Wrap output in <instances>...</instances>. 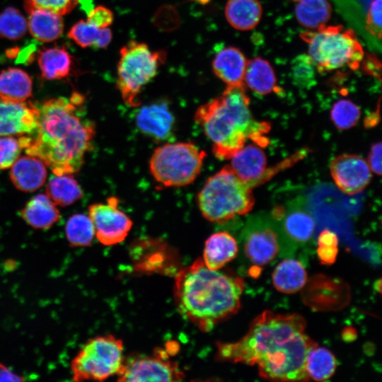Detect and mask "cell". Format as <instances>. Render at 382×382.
<instances>
[{
  "instance_id": "obj_1",
  "label": "cell",
  "mask_w": 382,
  "mask_h": 382,
  "mask_svg": "<svg viewBox=\"0 0 382 382\" xmlns=\"http://www.w3.org/2000/svg\"><path fill=\"white\" fill-rule=\"evenodd\" d=\"M306 321L299 314L265 311L234 342L216 343V359L256 365L262 378L276 381H306V356L317 345L305 334Z\"/></svg>"
},
{
  "instance_id": "obj_2",
  "label": "cell",
  "mask_w": 382,
  "mask_h": 382,
  "mask_svg": "<svg viewBox=\"0 0 382 382\" xmlns=\"http://www.w3.org/2000/svg\"><path fill=\"white\" fill-rule=\"evenodd\" d=\"M83 97H57L37 106L38 126L30 135L19 137L28 155L40 158L54 175L71 174L84 163L95 135L93 123L77 113Z\"/></svg>"
},
{
  "instance_id": "obj_3",
  "label": "cell",
  "mask_w": 382,
  "mask_h": 382,
  "mask_svg": "<svg viewBox=\"0 0 382 382\" xmlns=\"http://www.w3.org/2000/svg\"><path fill=\"white\" fill-rule=\"evenodd\" d=\"M243 290L242 278L229 271L211 270L198 257L175 276L173 296L180 315L209 332L238 311Z\"/></svg>"
},
{
  "instance_id": "obj_4",
  "label": "cell",
  "mask_w": 382,
  "mask_h": 382,
  "mask_svg": "<svg viewBox=\"0 0 382 382\" xmlns=\"http://www.w3.org/2000/svg\"><path fill=\"white\" fill-rule=\"evenodd\" d=\"M249 104L244 86H228L221 96L197 109L195 121L212 141L213 153L219 159L231 158L246 139L259 146L268 144L265 134L270 125L255 120Z\"/></svg>"
},
{
  "instance_id": "obj_5",
  "label": "cell",
  "mask_w": 382,
  "mask_h": 382,
  "mask_svg": "<svg viewBox=\"0 0 382 382\" xmlns=\"http://www.w3.org/2000/svg\"><path fill=\"white\" fill-rule=\"evenodd\" d=\"M251 189L230 166H226L206 180L197 196L199 209L212 222H224L245 214L255 204Z\"/></svg>"
},
{
  "instance_id": "obj_6",
  "label": "cell",
  "mask_w": 382,
  "mask_h": 382,
  "mask_svg": "<svg viewBox=\"0 0 382 382\" xmlns=\"http://www.w3.org/2000/svg\"><path fill=\"white\" fill-rule=\"evenodd\" d=\"M301 38L308 45V56L319 72L342 67L356 70L364 55L352 30L342 25H323L314 32H305Z\"/></svg>"
},
{
  "instance_id": "obj_7",
  "label": "cell",
  "mask_w": 382,
  "mask_h": 382,
  "mask_svg": "<svg viewBox=\"0 0 382 382\" xmlns=\"http://www.w3.org/2000/svg\"><path fill=\"white\" fill-rule=\"evenodd\" d=\"M166 59L163 51H151L145 43L135 40L128 42L120 49L116 85L126 105H140L139 94L156 76Z\"/></svg>"
},
{
  "instance_id": "obj_8",
  "label": "cell",
  "mask_w": 382,
  "mask_h": 382,
  "mask_svg": "<svg viewBox=\"0 0 382 382\" xmlns=\"http://www.w3.org/2000/svg\"><path fill=\"white\" fill-rule=\"evenodd\" d=\"M205 156L191 142L166 144L154 150L149 161L150 172L163 186H185L200 173Z\"/></svg>"
},
{
  "instance_id": "obj_9",
  "label": "cell",
  "mask_w": 382,
  "mask_h": 382,
  "mask_svg": "<svg viewBox=\"0 0 382 382\" xmlns=\"http://www.w3.org/2000/svg\"><path fill=\"white\" fill-rule=\"evenodd\" d=\"M123 342L112 335L89 339L71 359L74 381H104L119 372L124 360Z\"/></svg>"
},
{
  "instance_id": "obj_10",
  "label": "cell",
  "mask_w": 382,
  "mask_h": 382,
  "mask_svg": "<svg viewBox=\"0 0 382 382\" xmlns=\"http://www.w3.org/2000/svg\"><path fill=\"white\" fill-rule=\"evenodd\" d=\"M118 381H180L185 373L168 358L163 349H155L151 356L131 355L124 358L116 375Z\"/></svg>"
},
{
  "instance_id": "obj_11",
  "label": "cell",
  "mask_w": 382,
  "mask_h": 382,
  "mask_svg": "<svg viewBox=\"0 0 382 382\" xmlns=\"http://www.w3.org/2000/svg\"><path fill=\"white\" fill-rule=\"evenodd\" d=\"M117 197L108 198L105 203H96L88 207L90 217L95 229V236L106 246L122 242L132 226V221L118 208Z\"/></svg>"
},
{
  "instance_id": "obj_12",
  "label": "cell",
  "mask_w": 382,
  "mask_h": 382,
  "mask_svg": "<svg viewBox=\"0 0 382 382\" xmlns=\"http://www.w3.org/2000/svg\"><path fill=\"white\" fill-rule=\"evenodd\" d=\"M279 234L278 226L270 220L253 219L245 235L246 257L257 266H263L272 261L281 249Z\"/></svg>"
},
{
  "instance_id": "obj_13",
  "label": "cell",
  "mask_w": 382,
  "mask_h": 382,
  "mask_svg": "<svg viewBox=\"0 0 382 382\" xmlns=\"http://www.w3.org/2000/svg\"><path fill=\"white\" fill-rule=\"evenodd\" d=\"M330 169L337 187L349 195L361 192L371 179L368 163L357 154H343L335 157Z\"/></svg>"
},
{
  "instance_id": "obj_14",
  "label": "cell",
  "mask_w": 382,
  "mask_h": 382,
  "mask_svg": "<svg viewBox=\"0 0 382 382\" xmlns=\"http://www.w3.org/2000/svg\"><path fill=\"white\" fill-rule=\"evenodd\" d=\"M37 106L31 102H12L0 98V137L33 134L38 126Z\"/></svg>"
},
{
  "instance_id": "obj_15",
  "label": "cell",
  "mask_w": 382,
  "mask_h": 382,
  "mask_svg": "<svg viewBox=\"0 0 382 382\" xmlns=\"http://www.w3.org/2000/svg\"><path fill=\"white\" fill-rule=\"evenodd\" d=\"M174 117L164 101L141 108L136 115V124L144 134L156 141L169 138L174 127Z\"/></svg>"
},
{
  "instance_id": "obj_16",
  "label": "cell",
  "mask_w": 382,
  "mask_h": 382,
  "mask_svg": "<svg viewBox=\"0 0 382 382\" xmlns=\"http://www.w3.org/2000/svg\"><path fill=\"white\" fill-rule=\"evenodd\" d=\"M277 221H280L278 227L280 235H282V241L285 238L294 246L308 242L313 236L315 222L303 207L295 205L284 209L283 216Z\"/></svg>"
},
{
  "instance_id": "obj_17",
  "label": "cell",
  "mask_w": 382,
  "mask_h": 382,
  "mask_svg": "<svg viewBox=\"0 0 382 382\" xmlns=\"http://www.w3.org/2000/svg\"><path fill=\"white\" fill-rule=\"evenodd\" d=\"M267 159L257 145L243 146L231 157V168L244 183L253 187L263 179L266 172Z\"/></svg>"
},
{
  "instance_id": "obj_18",
  "label": "cell",
  "mask_w": 382,
  "mask_h": 382,
  "mask_svg": "<svg viewBox=\"0 0 382 382\" xmlns=\"http://www.w3.org/2000/svg\"><path fill=\"white\" fill-rule=\"evenodd\" d=\"M45 163L39 158L28 155L18 157L11 167L10 178L14 186L23 192L41 187L47 178Z\"/></svg>"
},
{
  "instance_id": "obj_19",
  "label": "cell",
  "mask_w": 382,
  "mask_h": 382,
  "mask_svg": "<svg viewBox=\"0 0 382 382\" xmlns=\"http://www.w3.org/2000/svg\"><path fill=\"white\" fill-rule=\"evenodd\" d=\"M247 61L240 50L227 47L216 54L212 62L213 71L227 86H244Z\"/></svg>"
},
{
  "instance_id": "obj_20",
  "label": "cell",
  "mask_w": 382,
  "mask_h": 382,
  "mask_svg": "<svg viewBox=\"0 0 382 382\" xmlns=\"http://www.w3.org/2000/svg\"><path fill=\"white\" fill-rule=\"evenodd\" d=\"M23 221L34 229H48L60 219L57 205L46 194L32 197L21 210Z\"/></svg>"
},
{
  "instance_id": "obj_21",
  "label": "cell",
  "mask_w": 382,
  "mask_h": 382,
  "mask_svg": "<svg viewBox=\"0 0 382 382\" xmlns=\"http://www.w3.org/2000/svg\"><path fill=\"white\" fill-rule=\"evenodd\" d=\"M237 253L236 239L227 232L219 231L206 240L202 258L208 268L219 270L234 259Z\"/></svg>"
},
{
  "instance_id": "obj_22",
  "label": "cell",
  "mask_w": 382,
  "mask_h": 382,
  "mask_svg": "<svg viewBox=\"0 0 382 382\" xmlns=\"http://www.w3.org/2000/svg\"><path fill=\"white\" fill-rule=\"evenodd\" d=\"M28 13V30L36 40L50 42L62 35L64 22L62 16L42 9H35Z\"/></svg>"
},
{
  "instance_id": "obj_23",
  "label": "cell",
  "mask_w": 382,
  "mask_h": 382,
  "mask_svg": "<svg viewBox=\"0 0 382 382\" xmlns=\"http://www.w3.org/2000/svg\"><path fill=\"white\" fill-rule=\"evenodd\" d=\"M33 81L29 74L17 67L0 72V98L12 102H25L32 96Z\"/></svg>"
},
{
  "instance_id": "obj_24",
  "label": "cell",
  "mask_w": 382,
  "mask_h": 382,
  "mask_svg": "<svg viewBox=\"0 0 382 382\" xmlns=\"http://www.w3.org/2000/svg\"><path fill=\"white\" fill-rule=\"evenodd\" d=\"M37 63L44 79L57 80L71 74L73 59L65 47H51L40 50Z\"/></svg>"
},
{
  "instance_id": "obj_25",
  "label": "cell",
  "mask_w": 382,
  "mask_h": 382,
  "mask_svg": "<svg viewBox=\"0 0 382 382\" xmlns=\"http://www.w3.org/2000/svg\"><path fill=\"white\" fill-rule=\"evenodd\" d=\"M224 13L233 28L245 31L252 30L259 23L262 8L258 0H228Z\"/></svg>"
},
{
  "instance_id": "obj_26",
  "label": "cell",
  "mask_w": 382,
  "mask_h": 382,
  "mask_svg": "<svg viewBox=\"0 0 382 382\" xmlns=\"http://www.w3.org/2000/svg\"><path fill=\"white\" fill-rule=\"evenodd\" d=\"M244 82L254 92L267 95L280 91L276 76L270 64L260 57L247 61Z\"/></svg>"
},
{
  "instance_id": "obj_27",
  "label": "cell",
  "mask_w": 382,
  "mask_h": 382,
  "mask_svg": "<svg viewBox=\"0 0 382 382\" xmlns=\"http://www.w3.org/2000/svg\"><path fill=\"white\" fill-rule=\"evenodd\" d=\"M307 274L303 265L294 259L282 261L272 273L274 287L279 291L291 294L299 291L306 284Z\"/></svg>"
},
{
  "instance_id": "obj_28",
  "label": "cell",
  "mask_w": 382,
  "mask_h": 382,
  "mask_svg": "<svg viewBox=\"0 0 382 382\" xmlns=\"http://www.w3.org/2000/svg\"><path fill=\"white\" fill-rule=\"evenodd\" d=\"M46 195L56 205L66 207L80 199L83 192L71 174H54L47 185Z\"/></svg>"
},
{
  "instance_id": "obj_29",
  "label": "cell",
  "mask_w": 382,
  "mask_h": 382,
  "mask_svg": "<svg viewBox=\"0 0 382 382\" xmlns=\"http://www.w3.org/2000/svg\"><path fill=\"white\" fill-rule=\"evenodd\" d=\"M296 1L295 15L303 27L318 29L330 20L331 6L328 0H294Z\"/></svg>"
},
{
  "instance_id": "obj_30",
  "label": "cell",
  "mask_w": 382,
  "mask_h": 382,
  "mask_svg": "<svg viewBox=\"0 0 382 382\" xmlns=\"http://www.w3.org/2000/svg\"><path fill=\"white\" fill-rule=\"evenodd\" d=\"M68 37L83 48H105L111 42L112 35L108 28H99L87 21L80 20L71 28Z\"/></svg>"
},
{
  "instance_id": "obj_31",
  "label": "cell",
  "mask_w": 382,
  "mask_h": 382,
  "mask_svg": "<svg viewBox=\"0 0 382 382\" xmlns=\"http://www.w3.org/2000/svg\"><path fill=\"white\" fill-rule=\"evenodd\" d=\"M337 361L333 354L326 348L317 345L308 352L305 363L309 379L323 381L331 377L335 371Z\"/></svg>"
},
{
  "instance_id": "obj_32",
  "label": "cell",
  "mask_w": 382,
  "mask_h": 382,
  "mask_svg": "<svg viewBox=\"0 0 382 382\" xmlns=\"http://www.w3.org/2000/svg\"><path fill=\"white\" fill-rule=\"evenodd\" d=\"M64 231L67 242L72 248L90 246L95 237V229L90 217L83 214L71 216Z\"/></svg>"
},
{
  "instance_id": "obj_33",
  "label": "cell",
  "mask_w": 382,
  "mask_h": 382,
  "mask_svg": "<svg viewBox=\"0 0 382 382\" xmlns=\"http://www.w3.org/2000/svg\"><path fill=\"white\" fill-rule=\"evenodd\" d=\"M28 21L14 7H8L0 13V37L10 40L24 37L28 32Z\"/></svg>"
},
{
  "instance_id": "obj_34",
  "label": "cell",
  "mask_w": 382,
  "mask_h": 382,
  "mask_svg": "<svg viewBox=\"0 0 382 382\" xmlns=\"http://www.w3.org/2000/svg\"><path fill=\"white\" fill-rule=\"evenodd\" d=\"M360 115L358 105L347 99H340L335 103L330 112L332 122L340 129H347L355 126Z\"/></svg>"
},
{
  "instance_id": "obj_35",
  "label": "cell",
  "mask_w": 382,
  "mask_h": 382,
  "mask_svg": "<svg viewBox=\"0 0 382 382\" xmlns=\"http://www.w3.org/2000/svg\"><path fill=\"white\" fill-rule=\"evenodd\" d=\"M315 68V65L308 55L301 54L296 57L291 64L294 82L302 87H308L313 84Z\"/></svg>"
},
{
  "instance_id": "obj_36",
  "label": "cell",
  "mask_w": 382,
  "mask_h": 382,
  "mask_svg": "<svg viewBox=\"0 0 382 382\" xmlns=\"http://www.w3.org/2000/svg\"><path fill=\"white\" fill-rule=\"evenodd\" d=\"M81 0H24L25 11L42 9L63 16L69 13Z\"/></svg>"
},
{
  "instance_id": "obj_37",
  "label": "cell",
  "mask_w": 382,
  "mask_h": 382,
  "mask_svg": "<svg viewBox=\"0 0 382 382\" xmlns=\"http://www.w3.org/2000/svg\"><path fill=\"white\" fill-rule=\"evenodd\" d=\"M22 149L19 139L13 136L0 137V170L11 168Z\"/></svg>"
},
{
  "instance_id": "obj_38",
  "label": "cell",
  "mask_w": 382,
  "mask_h": 382,
  "mask_svg": "<svg viewBox=\"0 0 382 382\" xmlns=\"http://www.w3.org/2000/svg\"><path fill=\"white\" fill-rule=\"evenodd\" d=\"M381 0H373L367 11L366 30L378 39L381 37Z\"/></svg>"
},
{
  "instance_id": "obj_39",
  "label": "cell",
  "mask_w": 382,
  "mask_h": 382,
  "mask_svg": "<svg viewBox=\"0 0 382 382\" xmlns=\"http://www.w3.org/2000/svg\"><path fill=\"white\" fill-rule=\"evenodd\" d=\"M111 10L103 6L93 8L88 14L87 21L99 28H108L113 21Z\"/></svg>"
},
{
  "instance_id": "obj_40",
  "label": "cell",
  "mask_w": 382,
  "mask_h": 382,
  "mask_svg": "<svg viewBox=\"0 0 382 382\" xmlns=\"http://www.w3.org/2000/svg\"><path fill=\"white\" fill-rule=\"evenodd\" d=\"M381 142L372 145L368 157V165L371 170L380 175L381 174Z\"/></svg>"
},
{
  "instance_id": "obj_41",
  "label": "cell",
  "mask_w": 382,
  "mask_h": 382,
  "mask_svg": "<svg viewBox=\"0 0 382 382\" xmlns=\"http://www.w3.org/2000/svg\"><path fill=\"white\" fill-rule=\"evenodd\" d=\"M338 253L337 245H318L317 255L321 263L331 265L335 262Z\"/></svg>"
},
{
  "instance_id": "obj_42",
  "label": "cell",
  "mask_w": 382,
  "mask_h": 382,
  "mask_svg": "<svg viewBox=\"0 0 382 382\" xmlns=\"http://www.w3.org/2000/svg\"><path fill=\"white\" fill-rule=\"evenodd\" d=\"M25 377L13 372L5 364L0 363V381H23Z\"/></svg>"
},
{
  "instance_id": "obj_43",
  "label": "cell",
  "mask_w": 382,
  "mask_h": 382,
  "mask_svg": "<svg viewBox=\"0 0 382 382\" xmlns=\"http://www.w3.org/2000/svg\"><path fill=\"white\" fill-rule=\"evenodd\" d=\"M380 120V116H379V105L378 106V110L374 112L370 113L366 119L364 120V126L365 127H374L378 123Z\"/></svg>"
},
{
  "instance_id": "obj_44",
  "label": "cell",
  "mask_w": 382,
  "mask_h": 382,
  "mask_svg": "<svg viewBox=\"0 0 382 382\" xmlns=\"http://www.w3.org/2000/svg\"><path fill=\"white\" fill-rule=\"evenodd\" d=\"M196 2H198L201 4H205L207 3H208L210 0H194Z\"/></svg>"
}]
</instances>
